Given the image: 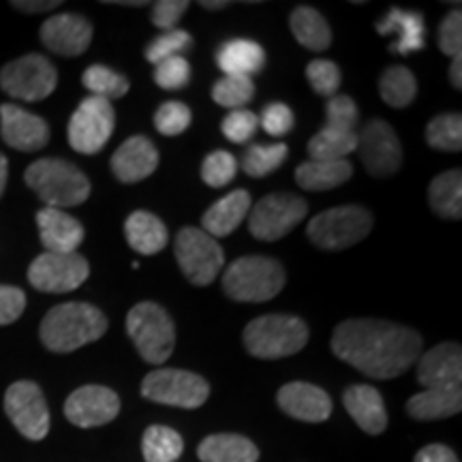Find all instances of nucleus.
I'll use <instances>...</instances> for the list:
<instances>
[{
  "label": "nucleus",
  "mask_w": 462,
  "mask_h": 462,
  "mask_svg": "<svg viewBox=\"0 0 462 462\" xmlns=\"http://www.w3.org/2000/svg\"><path fill=\"white\" fill-rule=\"evenodd\" d=\"M424 340L411 328L385 319L338 323L330 346L334 356L371 379H394L420 360Z\"/></svg>",
  "instance_id": "obj_1"
},
{
  "label": "nucleus",
  "mask_w": 462,
  "mask_h": 462,
  "mask_svg": "<svg viewBox=\"0 0 462 462\" xmlns=\"http://www.w3.org/2000/svg\"><path fill=\"white\" fill-rule=\"evenodd\" d=\"M107 332V317L86 302L58 304L43 317L39 338L54 354H71L79 346L95 343Z\"/></svg>",
  "instance_id": "obj_2"
},
{
  "label": "nucleus",
  "mask_w": 462,
  "mask_h": 462,
  "mask_svg": "<svg viewBox=\"0 0 462 462\" xmlns=\"http://www.w3.org/2000/svg\"><path fill=\"white\" fill-rule=\"evenodd\" d=\"M28 189L39 195L45 208L82 206L90 198V180L78 165L65 159H39L24 173Z\"/></svg>",
  "instance_id": "obj_3"
},
{
  "label": "nucleus",
  "mask_w": 462,
  "mask_h": 462,
  "mask_svg": "<svg viewBox=\"0 0 462 462\" xmlns=\"http://www.w3.org/2000/svg\"><path fill=\"white\" fill-rule=\"evenodd\" d=\"M285 268L281 262L263 255L236 259L223 274V291L236 302H268L285 287Z\"/></svg>",
  "instance_id": "obj_4"
},
{
  "label": "nucleus",
  "mask_w": 462,
  "mask_h": 462,
  "mask_svg": "<svg viewBox=\"0 0 462 462\" xmlns=\"http://www.w3.org/2000/svg\"><path fill=\"white\" fill-rule=\"evenodd\" d=\"M309 326L293 315H263L253 319L245 328L242 343L253 357L259 360H281L298 351L309 343Z\"/></svg>",
  "instance_id": "obj_5"
},
{
  "label": "nucleus",
  "mask_w": 462,
  "mask_h": 462,
  "mask_svg": "<svg viewBox=\"0 0 462 462\" xmlns=\"http://www.w3.org/2000/svg\"><path fill=\"white\" fill-rule=\"evenodd\" d=\"M126 334L148 364L170 360L176 346V326L170 313L157 302L135 304L126 315Z\"/></svg>",
  "instance_id": "obj_6"
},
{
  "label": "nucleus",
  "mask_w": 462,
  "mask_h": 462,
  "mask_svg": "<svg viewBox=\"0 0 462 462\" xmlns=\"http://www.w3.org/2000/svg\"><path fill=\"white\" fill-rule=\"evenodd\" d=\"M373 215L364 206H337L310 218L306 236L323 251H345L371 234Z\"/></svg>",
  "instance_id": "obj_7"
},
{
  "label": "nucleus",
  "mask_w": 462,
  "mask_h": 462,
  "mask_svg": "<svg viewBox=\"0 0 462 462\" xmlns=\"http://www.w3.org/2000/svg\"><path fill=\"white\" fill-rule=\"evenodd\" d=\"M173 255L182 274L195 287H208L215 282L225 265V253L218 242L204 229L184 227L173 240Z\"/></svg>",
  "instance_id": "obj_8"
},
{
  "label": "nucleus",
  "mask_w": 462,
  "mask_h": 462,
  "mask_svg": "<svg viewBox=\"0 0 462 462\" xmlns=\"http://www.w3.org/2000/svg\"><path fill=\"white\" fill-rule=\"evenodd\" d=\"M142 396L159 404L180 409H198L210 396V385L198 373L180 368H159L142 381Z\"/></svg>",
  "instance_id": "obj_9"
},
{
  "label": "nucleus",
  "mask_w": 462,
  "mask_h": 462,
  "mask_svg": "<svg viewBox=\"0 0 462 462\" xmlns=\"http://www.w3.org/2000/svg\"><path fill=\"white\" fill-rule=\"evenodd\" d=\"M58 86V71L42 54H26L0 69V88L14 99L34 103L48 99Z\"/></svg>",
  "instance_id": "obj_10"
},
{
  "label": "nucleus",
  "mask_w": 462,
  "mask_h": 462,
  "mask_svg": "<svg viewBox=\"0 0 462 462\" xmlns=\"http://www.w3.org/2000/svg\"><path fill=\"white\" fill-rule=\"evenodd\" d=\"M116 112L112 101L101 97H86L69 120V143L79 154H97L106 148L114 133Z\"/></svg>",
  "instance_id": "obj_11"
},
{
  "label": "nucleus",
  "mask_w": 462,
  "mask_h": 462,
  "mask_svg": "<svg viewBox=\"0 0 462 462\" xmlns=\"http://www.w3.org/2000/svg\"><path fill=\"white\" fill-rule=\"evenodd\" d=\"M309 212V204L293 193H270L259 199L248 217V229L253 238L274 242L285 238L298 227Z\"/></svg>",
  "instance_id": "obj_12"
},
{
  "label": "nucleus",
  "mask_w": 462,
  "mask_h": 462,
  "mask_svg": "<svg viewBox=\"0 0 462 462\" xmlns=\"http://www.w3.org/2000/svg\"><path fill=\"white\" fill-rule=\"evenodd\" d=\"M5 413L22 437L42 441L50 432V409L34 381H15L5 392Z\"/></svg>",
  "instance_id": "obj_13"
},
{
  "label": "nucleus",
  "mask_w": 462,
  "mask_h": 462,
  "mask_svg": "<svg viewBox=\"0 0 462 462\" xmlns=\"http://www.w3.org/2000/svg\"><path fill=\"white\" fill-rule=\"evenodd\" d=\"M90 265L79 253H42L28 268V282L43 293H69L82 287Z\"/></svg>",
  "instance_id": "obj_14"
},
{
  "label": "nucleus",
  "mask_w": 462,
  "mask_h": 462,
  "mask_svg": "<svg viewBox=\"0 0 462 462\" xmlns=\"http://www.w3.org/2000/svg\"><path fill=\"white\" fill-rule=\"evenodd\" d=\"M357 152L366 171L374 178H392L402 165V146L396 131L385 120H368L357 135Z\"/></svg>",
  "instance_id": "obj_15"
},
{
  "label": "nucleus",
  "mask_w": 462,
  "mask_h": 462,
  "mask_svg": "<svg viewBox=\"0 0 462 462\" xmlns=\"http://www.w3.org/2000/svg\"><path fill=\"white\" fill-rule=\"evenodd\" d=\"M120 413V398L106 385H84L78 388L65 402V415L79 429H97L116 420Z\"/></svg>",
  "instance_id": "obj_16"
},
{
  "label": "nucleus",
  "mask_w": 462,
  "mask_h": 462,
  "mask_svg": "<svg viewBox=\"0 0 462 462\" xmlns=\"http://www.w3.org/2000/svg\"><path fill=\"white\" fill-rule=\"evenodd\" d=\"M0 137L20 152H37L48 146L50 126L42 116L26 112L14 103L0 106Z\"/></svg>",
  "instance_id": "obj_17"
},
{
  "label": "nucleus",
  "mask_w": 462,
  "mask_h": 462,
  "mask_svg": "<svg viewBox=\"0 0 462 462\" xmlns=\"http://www.w3.org/2000/svg\"><path fill=\"white\" fill-rule=\"evenodd\" d=\"M418 381L426 390H462V349L441 343L420 356Z\"/></svg>",
  "instance_id": "obj_18"
},
{
  "label": "nucleus",
  "mask_w": 462,
  "mask_h": 462,
  "mask_svg": "<svg viewBox=\"0 0 462 462\" xmlns=\"http://www.w3.org/2000/svg\"><path fill=\"white\" fill-rule=\"evenodd\" d=\"M39 37L58 56H79L90 48L92 24L79 14H58L43 22Z\"/></svg>",
  "instance_id": "obj_19"
},
{
  "label": "nucleus",
  "mask_w": 462,
  "mask_h": 462,
  "mask_svg": "<svg viewBox=\"0 0 462 462\" xmlns=\"http://www.w3.org/2000/svg\"><path fill=\"white\" fill-rule=\"evenodd\" d=\"M276 401L287 415L300 421H310V424L326 421L332 413L330 394L319 385L306 383V381H291V383L282 385L276 394Z\"/></svg>",
  "instance_id": "obj_20"
},
{
  "label": "nucleus",
  "mask_w": 462,
  "mask_h": 462,
  "mask_svg": "<svg viewBox=\"0 0 462 462\" xmlns=\"http://www.w3.org/2000/svg\"><path fill=\"white\" fill-rule=\"evenodd\" d=\"M109 165H112V173L120 182L135 184L140 180H146L157 170L159 150L148 137L133 135L120 143L112 161H109Z\"/></svg>",
  "instance_id": "obj_21"
},
{
  "label": "nucleus",
  "mask_w": 462,
  "mask_h": 462,
  "mask_svg": "<svg viewBox=\"0 0 462 462\" xmlns=\"http://www.w3.org/2000/svg\"><path fill=\"white\" fill-rule=\"evenodd\" d=\"M37 227L45 253H78V246L84 240L82 223L56 208H42L37 212Z\"/></svg>",
  "instance_id": "obj_22"
},
{
  "label": "nucleus",
  "mask_w": 462,
  "mask_h": 462,
  "mask_svg": "<svg viewBox=\"0 0 462 462\" xmlns=\"http://www.w3.org/2000/svg\"><path fill=\"white\" fill-rule=\"evenodd\" d=\"M343 404L351 420L368 435H381L388 429V411H385L383 396L373 385H349L343 394Z\"/></svg>",
  "instance_id": "obj_23"
},
{
  "label": "nucleus",
  "mask_w": 462,
  "mask_h": 462,
  "mask_svg": "<svg viewBox=\"0 0 462 462\" xmlns=\"http://www.w3.org/2000/svg\"><path fill=\"white\" fill-rule=\"evenodd\" d=\"M377 32L381 37H388V34H396V42L390 45V50L394 54H413V51L424 50V15L420 11H407L392 7L385 14L383 20L377 24Z\"/></svg>",
  "instance_id": "obj_24"
},
{
  "label": "nucleus",
  "mask_w": 462,
  "mask_h": 462,
  "mask_svg": "<svg viewBox=\"0 0 462 462\" xmlns=\"http://www.w3.org/2000/svg\"><path fill=\"white\" fill-rule=\"evenodd\" d=\"M248 210H251V193L245 189L231 190L223 199H218L210 210L201 218V227L212 238H225V236L234 234L245 221Z\"/></svg>",
  "instance_id": "obj_25"
},
{
  "label": "nucleus",
  "mask_w": 462,
  "mask_h": 462,
  "mask_svg": "<svg viewBox=\"0 0 462 462\" xmlns=\"http://www.w3.org/2000/svg\"><path fill=\"white\" fill-rule=\"evenodd\" d=\"M125 238L140 255H157L170 242V231L157 215L137 210L125 221Z\"/></svg>",
  "instance_id": "obj_26"
},
{
  "label": "nucleus",
  "mask_w": 462,
  "mask_h": 462,
  "mask_svg": "<svg viewBox=\"0 0 462 462\" xmlns=\"http://www.w3.org/2000/svg\"><path fill=\"white\" fill-rule=\"evenodd\" d=\"M263 62V48L251 39H231L217 50V65L225 75L251 78V75L262 71Z\"/></svg>",
  "instance_id": "obj_27"
},
{
  "label": "nucleus",
  "mask_w": 462,
  "mask_h": 462,
  "mask_svg": "<svg viewBox=\"0 0 462 462\" xmlns=\"http://www.w3.org/2000/svg\"><path fill=\"white\" fill-rule=\"evenodd\" d=\"M198 456L201 462H257L259 449L251 439L242 435H210L199 443Z\"/></svg>",
  "instance_id": "obj_28"
},
{
  "label": "nucleus",
  "mask_w": 462,
  "mask_h": 462,
  "mask_svg": "<svg viewBox=\"0 0 462 462\" xmlns=\"http://www.w3.org/2000/svg\"><path fill=\"white\" fill-rule=\"evenodd\" d=\"M354 167L343 161H306L296 170V182L304 190H332L351 180Z\"/></svg>",
  "instance_id": "obj_29"
},
{
  "label": "nucleus",
  "mask_w": 462,
  "mask_h": 462,
  "mask_svg": "<svg viewBox=\"0 0 462 462\" xmlns=\"http://www.w3.org/2000/svg\"><path fill=\"white\" fill-rule=\"evenodd\" d=\"M462 390H424L409 398L407 413L418 421L443 420L460 413Z\"/></svg>",
  "instance_id": "obj_30"
},
{
  "label": "nucleus",
  "mask_w": 462,
  "mask_h": 462,
  "mask_svg": "<svg viewBox=\"0 0 462 462\" xmlns=\"http://www.w3.org/2000/svg\"><path fill=\"white\" fill-rule=\"evenodd\" d=\"M289 28L300 45H304L310 51H323L330 48L332 31L319 11L313 7H298L293 9L289 17Z\"/></svg>",
  "instance_id": "obj_31"
},
{
  "label": "nucleus",
  "mask_w": 462,
  "mask_h": 462,
  "mask_svg": "<svg viewBox=\"0 0 462 462\" xmlns=\"http://www.w3.org/2000/svg\"><path fill=\"white\" fill-rule=\"evenodd\" d=\"M429 201L432 212L448 221H460L462 218V171L449 170L439 173L430 182Z\"/></svg>",
  "instance_id": "obj_32"
},
{
  "label": "nucleus",
  "mask_w": 462,
  "mask_h": 462,
  "mask_svg": "<svg viewBox=\"0 0 462 462\" xmlns=\"http://www.w3.org/2000/svg\"><path fill=\"white\" fill-rule=\"evenodd\" d=\"M354 150H357L356 131H338L323 126L309 142L310 161H343Z\"/></svg>",
  "instance_id": "obj_33"
},
{
  "label": "nucleus",
  "mask_w": 462,
  "mask_h": 462,
  "mask_svg": "<svg viewBox=\"0 0 462 462\" xmlns=\"http://www.w3.org/2000/svg\"><path fill=\"white\" fill-rule=\"evenodd\" d=\"M379 92L381 99L388 103L390 107H407L411 106L415 95H418V79L407 67L394 65L381 73Z\"/></svg>",
  "instance_id": "obj_34"
},
{
  "label": "nucleus",
  "mask_w": 462,
  "mask_h": 462,
  "mask_svg": "<svg viewBox=\"0 0 462 462\" xmlns=\"http://www.w3.org/2000/svg\"><path fill=\"white\" fill-rule=\"evenodd\" d=\"M184 449L182 437L170 426H150L142 437V454L146 462H173Z\"/></svg>",
  "instance_id": "obj_35"
},
{
  "label": "nucleus",
  "mask_w": 462,
  "mask_h": 462,
  "mask_svg": "<svg viewBox=\"0 0 462 462\" xmlns=\"http://www.w3.org/2000/svg\"><path fill=\"white\" fill-rule=\"evenodd\" d=\"M289 148L285 143H255L242 157V170L251 178H263L285 163Z\"/></svg>",
  "instance_id": "obj_36"
},
{
  "label": "nucleus",
  "mask_w": 462,
  "mask_h": 462,
  "mask_svg": "<svg viewBox=\"0 0 462 462\" xmlns=\"http://www.w3.org/2000/svg\"><path fill=\"white\" fill-rule=\"evenodd\" d=\"M82 84L92 92V97H101L106 101L120 99L131 88L129 79L125 75H120L106 65H92L86 69L82 75Z\"/></svg>",
  "instance_id": "obj_37"
},
{
  "label": "nucleus",
  "mask_w": 462,
  "mask_h": 462,
  "mask_svg": "<svg viewBox=\"0 0 462 462\" xmlns=\"http://www.w3.org/2000/svg\"><path fill=\"white\" fill-rule=\"evenodd\" d=\"M426 142L441 152H460L462 150V116L458 112L441 114L426 126Z\"/></svg>",
  "instance_id": "obj_38"
},
{
  "label": "nucleus",
  "mask_w": 462,
  "mask_h": 462,
  "mask_svg": "<svg viewBox=\"0 0 462 462\" xmlns=\"http://www.w3.org/2000/svg\"><path fill=\"white\" fill-rule=\"evenodd\" d=\"M255 97V84L251 78H238V75H225L212 86V99L217 106L234 109H245L246 103H251Z\"/></svg>",
  "instance_id": "obj_39"
},
{
  "label": "nucleus",
  "mask_w": 462,
  "mask_h": 462,
  "mask_svg": "<svg viewBox=\"0 0 462 462\" xmlns=\"http://www.w3.org/2000/svg\"><path fill=\"white\" fill-rule=\"evenodd\" d=\"M236 171H238V161H236L234 154L227 152V150H215L201 163V180L208 187L221 189L234 180Z\"/></svg>",
  "instance_id": "obj_40"
},
{
  "label": "nucleus",
  "mask_w": 462,
  "mask_h": 462,
  "mask_svg": "<svg viewBox=\"0 0 462 462\" xmlns=\"http://www.w3.org/2000/svg\"><path fill=\"white\" fill-rule=\"evenodd\" d=\"M190 120H193L190 107L184 106L180 101H165L163 106L157 109V114H154V126H157L161 135L167 137L182 135V133L189 129Z\"/></svg>",
  "instance_id": "obj_41"
},
{
  "label": "nucleus",
  "mask_w": 462,
  "mask_h": 462,
  "mask_svg": "<svg viewBox=\"0 0 462 462\" xmlns=\"http://www.w3.org/2000/svg\"><path fill=\"white\" fill-rule=\"evenodd\" d=\"M306 79H309L310 88L321 97H334L340 86V69L332 60L319 58L306 67Z\"/></svg>",
  "instance_id": "obj_42"
},
{
  "label": "nucleus",
  "mask_w": 462,
  "mask_h": 462,
  "mask_svg": "<svg viewBox=\"0 0 462 462\" xmlns=\"http://www.w3.org/2000/svg\"><path fill=\"white\" fill-rule=\"evenodd\" d=\"M189 45H190V34L173 28V31L163 32L161 37L152 39V43L148 45L146 51H143V56H146L148 62H152V65L157 67L159 62L167 60V58L180 56V51L184 48H189Z\"/></svg>",
  "instance_id": "obj_43"
},
{
  "label": "nucleus",
  "mask_w": 462,
  "mask_h": 462,
  "mask_svg": "<svg viewBox=\"0 0 462 462\" xmlns=\"http://www.w3.org/2000/svg\"><path fill=\"white\" fill-rule=\"evenodd\" d=\"M357 106L351 97L334 95L326 106V126L338 131H356L357 125Z\"/></svg>",
  "instance_id": "obj_44"
},
{
  "label": "nucleus",
  "mask_w": 462,
  "mask_h": 462,
  "mask_svg": "<svg viewBox=\"0 0 462 462\" xmlns=\"http://www.w3.org/2000/svg\"><path fill=\"white\" fill-rule=\"evenodd\" d=\"M190 79V65L182 56H171L154 69V82L163 90H180Z\"/></svg>",
  "instance_id": "obj_45"
},
{
  "label": "nucleus",
  "mask_w": 462,
  "mask_h": 462,
  "mask_svg": "<svg viewBox=\"0 0 462 462\" xmlns=\"http://www.w3.org/2000/svg\"><path fill=\"white\" fill-rule=\"evenodd\" d=\"M257 129H259L257 114L248 112V109H234V112L225 116L221 125L223 135L234 143H246L253 135H255Z\"/></svg>",
  "instance_id": "obj_46"
},
{
  "label": "nucleus",
  "mask_w": 462,
  "mask_h": 462,
  "mask_svg": "<svg viewBox=\"0 0 462 462\" xmlns=\"http://www.w3.org/2000/svg\"><path fill=\"white\" fill-rule=\"evenodd\" d=\"M439 48L452 60L462 58V14L458 9L443 17L439 26Z\"/></svg>",
  "instance_id": "obj_47"
},
{
  "label": "nucleus",
  "mask_w": 462,
  "mask_h": 462,
  "mask_svg": "<svg viewBox=\"0 0 462 462\" xmlns=\"http://www.w3.org/2000/svg\"><path fill=\"white\" fill-rule=\"evenodd\" d=\"M293 123H296V118H293L291 107L285 106V103H268L263 107L262 118H259V125L273 137L287 135L293 129Z\"/></svg>",
  "instance_id": "obj_48"
},
{
  "label": "nucleus",
  "mask_w": 462,
  "mask_h": 462,
  "mask_svg": "<svg viewBox=\"0 0 462 462\" xmlns=\"http://www.w3.org/2000/svg\"><path fill=\"white\" fill-rule=\"evenodd\" d=\"M26 309V293L20 287L0 285V326L20 319Z\"/></svg>",
  "instance_id": "obj_49"
},
{
  "label": "nucleus",
  "mask_w": 462,
  "mask_h": 462,
  "mask_svg": "<svg viewBox=\"0 0 462 462\" xmlns=\"http://www.w3.org/2000/svg\"><path fill=\"white\" fill-rule=\"evenodd\" d=\"M190 5L187 0H161L152 5V24L159 26L163 32L173 31V26L180 22Z\"/></svg>",
  "instance_id": "obj_50"
},
{
  "label": "nucleus",
  "mask_w": 462,
  "mask_h": 462,
  "mask_svg": "<svg viewBox=\"0 0 462 462\" xmlns=\"http://www.w3.org/2000/svg\"><path fill=\"white\" fill-rule=\"evenodd\" d=\"M413 462H458V456L454 454V449L448 446H441V443H432V446L421 448L418 454H415Z\"/></svg>",
  "instance_id": "obj_51"
},
{
  "label": "nucleus",
  "mask_w": 462,
  "mask_h": 462,
  "mask_svg": "<svg viewBox=\"0 0 462 462\" xmlns=\"http://www.w3.org/2000/svg\"><path fill=\"white\" fill-rule=\"evenodd\" d=\"M60 5L62 3H58V0H48V3H31V0L20 3V0H14V3H11V7L22 11V14H43V11L56 9V7H60Z\"/></svg>",
  "instance_id": "obj_52"
},
{
  "label": "nucleus",
  "mask_w": 462,
  "mask_h": 462,
  "mask_svg": "<svg viewBox=\"0 0 462 462\" xmlns=\"http://www.w3.org/2000/svg\"><path fill=\"white\" fill-rule=\"evenodd\" d=\"M449 82H452L454 88H462V58L452 60V67H449Z\"/></svg>",
  "instance_id": "obj_53"
},
{
  "label": "nucleus",
  "mask_w": 462,
  "mask_h": 462,
  "mask_svg": "<svg viewBox=\"0 0 462 462\" xmlns=\"http://www.w3.org/2000/svg\"><path fill=\"white\" fill-rule=\"evenodd\" d=\"M7 178H9V161L0 152V198H3L5 187H7Z\"/></svg>",
  "instance_id": "obj_54"
},
{
  "label": "nucleus",
  "mask_w": 462,
  "mask_h": 462,
  "mask_svg": "<svg viewBox=\"0 0 462 462\" xmlns=\"http://www.w3.org/2000/svg\"><path fill=\"white\" fill-rule=\"evenodd\" d=\"M201 7L210 9V11H218V9L229 7V3H227V0H225V3H210V0H204V3H201Z\"/></svg>",
  "instance_id": "obj_55"
}]
</instances>
